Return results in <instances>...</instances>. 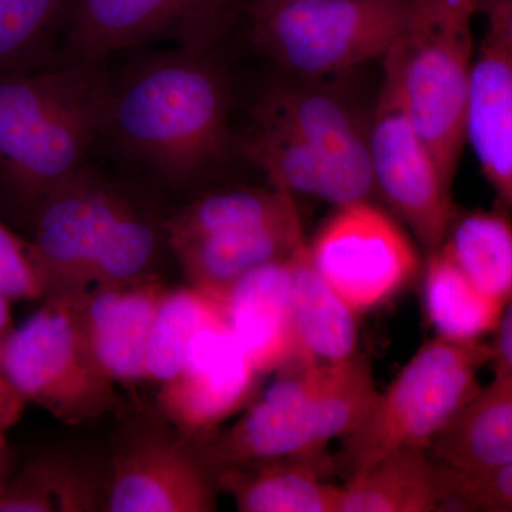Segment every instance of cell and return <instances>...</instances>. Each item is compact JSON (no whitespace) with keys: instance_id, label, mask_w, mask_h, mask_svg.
Listing matches in <instances>:
<instances>
[{"instance_id":"obj_18","label":"cell","mask_w":512,"mask_h":512,"mask_svg":"<svg viewBox=\"0 0 512 512\" xmlns=\"http://www.w3.org/2000/svg\"><path fill=\"white\" fill-rule=\"evenodd\" d=\"M322 456L272 458L214 468L218 488L242 512H338L340 485L325 480Z\"/></svg>"},{"instance_id":"obj_36","label":"cell","mask_w":512,"mask_h":512,"mask_svg":"<svg viewBox=\"0 0 512 512\" xmlns=\"http://www.w3.org/2000/svg\"><path fill=\"white\" fill-rule=\"evenodd\" d=\"M10 299L5 293L0 292V349L5 345L6 340L16 329L13 323L12 311H10Z\"/></svg>"},{"instance_id":"obj_25","label":"cell","mask_w":512,"mask_h":512,"mask_svg":"<svg viewBox=\"0 0 512 512\" xmlns=\"http://www.w3.org/2000/svg\"><path fill=\"white\" fill-rule=\"evenodd\" d=\"M298 215L293 195L272 190L212 192L178 211L165 224L168 244L178 248L195 239L274 224Z\"/></svg>"},{"instance_id":"obj_34","label":"cell","mask_w":512,"mask_h":512,"mask_svg":"<svg viewBox=\"0 0 512 512\" xmlns=\"http://www.w3.org/2000/svg\"><path fill=\"white\" fill-rule=\"evenodd\" d=\"M493 335V342H490L493 359L490 365L494 373L512 372V302L505 308Z\"/></svg>"},{"instance_id":"obj_5","label":"cell","mask_w":512,"mask_h":512,"mask_svg":"<svg viewBox=\"0 0 512 512\" xmlns=\"http://www.w3.org/2000/svg\"><path fill=\"white\" fill-rule=\"evenodd\" d=\"M416 0H251L249 32L266 56L303 80L384 59L400 42Z\"/></svg>"},{"instance_id":"obj_13","label":"cell","mask_w":512,"mask_h":512,"mask_svg":"<svg viewBox=\"0 0 512 512\" xmlns=\"http://www.w3.org/2000/svg\"><path fill=\"white\" fill-rule=\"evenodd\" d=\"M259 376L224 320L194 336L180 372L158 390V409L173 430L198 444L248 406Z\"/></svg>"},{"instance_id":"obj_11","label":"cell","mask_w":512,"mask_h":512,"mask_svg":"<svg viewBox=\"0 0 512 512\" xmlns=\"http://www.w3.org/2000/svg\"><path fill=\"white\" fill-rule=\"evenodd\" d=\"M131 204L117 185L87 167L46 195L32 220L46 298L79 295L90 288L94 264Z\"/></svg>"},{"instance_id":"obj_4","label":"cell","mask_w":512,"mask_h":512,"mask_svg":"<svg viewBox=\"0 0 512 512\" xmlns=\"http://www.w3.org/2000/svg\"><path fill=\"white\" fill-rule=\"evenodd\" d=\"M477 15L478 0H416L406 32L383 59L451 187L466 147Z\"/></svg>"},{"instance_id":"obj_2","label":"cell","mask_w":512,"mask_h":512,"mask_svg":"<svg viewBox=\"0 0 512 512\" xmlns=\"http://www.w3.org/2000/svg\"><path fill=\"white\" fill-rule=\"evenodd\" d=\"M101 63H59L0 76V205L33 220L46 195L86 167L106 126Z\"/></svg>"},{"instance_id":"obj_31","label":"cell","mask_w":512,"mask_h":512,"mask_svg":"<svg viewBox=\"0 0 512 512\" xmlns=\"http://www.w3.org/2000/svg\"><path fill=\"white\" fill-rule=\"evenodd\" d=\"M0 292L10 301L45 299V276L32 242L19 237L0 221Z\"/></svg>"},{"instance_id":"obj_7","label":"cell","mask_w":512,"mask_h":512,"mask_svg":"<svg viewBox=\"0 0 512 512\" xmlns=\"http://www.w3.org/2000/svg\"><path fill=\"white\" fill-rule=\"evenodd\" d=\"M0 373L28 402L77 426L123 409L87 348L73 295L47 296L0 349Z\"/></svg>"},{"instance_id":"obj_8","label":"cell","mask_w":512,"mask_h":512,"mask_svg":"<svg viewBox=\"0 0 512 512\" xmlns=\"http://www.w3.org/2000/svg\"><path fill=\"white\" fill-rule=\"evenodd\" d=\"M308 247L319 274L357 316L392 301L419 271L412 241L370 201L336 207Z\"/></svg>"},{"instance_id":"obj_3","label":"cell","mask_w":512,"mask_h":512,"mask_svg":"<svg viewBox=\"0 0 512 512\" xmlns=\"http://www.w3.org/2000/svg\"><path fill=\"white\" fill-rule=\"evenodd\" d=\"M365 357L291 366L231 427L197 444L212 470L272 458L322 456L362 423L377 396Z\"/></svg>"},{"instance_id":"obj_14","label":"cell","mask_w":512,"mask_h":512,"mask_svg":"<svg viewBox=\"0 0 512 512\" xmlns=\"http://www.w3.org/2000/svg\"><path fill=\"white\" fill-rule=\"evenodd\" d=\"M165 286L144 276L116 286H94L74 296L80 328L94 362L111 382H146L148 339Z\"/></svg>"},{"instance_id":"obj_35","label":"cell","mask_w":512,"mask_h":512,"mask_svg":"<svg viewBox=\"0 0 512 512\" xmlns=\"http://www.w3.org/2000/svg\"><path fill=\"white\" fill-rule=\"evenodd\" d=\"M28 399L0 373V437L22 417Z\"/></svg>"},{"instance_id":"obj_20","label":"cell","mask_w":512,"mask_h":512,"mask_svg":"<svg viewBox=\"0 0 512 512\" xmlns=\"http://www.w3.org/2000/svg\"><path fill=\"white\" fill-rule=\"evenodd\" d=\"M303 237L299 215L262 225L195 239L174 248L190 285L218 299L259 266L289 258Z\"/></svg>"},{"instance_id":"obj_22","label":"cell","mask_w":512,"mask_h":512,"mask_svg":"<svg viewBox=\"0 0 512 512\" xmlns=\"http://www.w3.org/2000/svg\"><path fill=\"white\" fill-rule=\"evenodd\" d=\"M444 470L480 474L512 464V372L494 373L430 447Z\"/></svg>"},{"instance_id":"obj_10","label":"cell","mask_w":512,"mask_h":512,"mask_svg":"<svg viewBox=\"0 0 512 512\" xmlns=\"http://www.w3.org/2000/svg\"><path fill=\"white\" fill-rule=\"evenodd\" d=\"M369 156L376 191L429 254L440 249L456 218L453 187L444 180L387 69L369 124Z\"/></svg>"},{"instance_id":"obj_32","label":"cell","mask_w":512,"mask_h":512,"mask_svg":"<svg viewBox=\"0 0 512 512\" xmlns=\"http://www.w3.org/2000/svg\"><path fill=\"white\" fill-rule=\"evenodd\" d=\"M443 471L447 511L512 512V464L480 474Z\"/></svg>"},{"instance_id":"obj_28","label":"cell","mask_w":512,"mask_h":512,"mask_svg":"<svg viewBox=\"0 0 512 512\" xmlns=\"http://www.w3.org/2000/svg\"><path fill=\"white\" fill-rule=\"evenodd\" d=\"M103 510L92 474L69 457L32 461L0 490V512Z\"/></svg>"},{"instance_id":"obj_37","label":"cell","mask_w":512,"mask_h":512,"mask_svg":"<svg viewBox=\"0 0 512 512\" xmlns=\"http://www.w3.org/2000/svg\"><path fill=\"white\" fill-rule=\"evenodd\" d=\"M6 461H8V447H6L5 437H0V490L5 487L3 477H5Z\"/></svg>"},{"instance_id":"obj_19","label":"cell","mask_w":512,"mask_h":512,"mask_svg":"<svg viewBox=\"0 0 512 512\" xmlns=\"http://www.w3.org/2000/svg\"><path fill=\"white\" fill-rule=\"evenodd\" d=\"M242 151L268 175L272 187L292 195H309L340 207L370 201L375 194L301 137L268 121L255 119Z\"/></svg>"},{"instance_id":"obj_6","label":"cell","mask_w":512,"mask_h":512,"mask_svg":"<svg viewBox=\"0 0 512 512\" xmlns=\"http://www.w3.org/2000/svg\"><path fill=\"white\" fill-rule=\"evenodd\" d=\"M493 349L484 340L453 342L436 336L424 343L345 437L343 466L349 478L406 447L429 448L481 389L478 375Z\"/></svg>"},{"instance_id":"obj_33","label":"cell","mask_w":512,"mask_h":512,"mask_svg":"<svg viewBox=\"0 0 512 512\" xmlns=\"http://www.w3.org/2000/svg\"><path fill=\"white\" fill-rule=\"evenodd\" d=\"M478 13L487 20V33L512 56V0H478Z\"/></svg>"},{"instance_id":"obj_17","label":"cell","mask_w":512,"mask_h":512,"mask_svg":"<svg viewBox=\"0 0 512 512\" xmlns=\"http://www.w3.org/2000/svg\"><path fill=\"white\" fill-rule=\"evenodd\" d=\"M466 144L512 214V56L490 33H485L474 60Z\"/></svg>"},{"instance_id":"obj_16","label":"cell","mask_w":512,"mask_h":512,"mask_svg":"<svg viewBox=\"0 0 512 512\" xmlns=\"http://www.w3.org/2000/svg\"><path fill=\"white\" fill-rule=\"evenodd\" d=\"M255 119L292 131L356 181L376 192L365 127L336 94L316 87L279 86L256 104Z\"/></svg>"},{"instance_id":"obj_12","label":"cell","mask_w":512,"mask_h":512,"mask_svg":"<svg viewBox=\"0 0 512 512\" xmlns=\"http://www.w3.org/2000/svg\"><path fill=\"white\" fill-rule=\"evenodd\" d=\"M218 484L192 441L173 433L131 436L111 463L106 507L110 512H210Z\"/></svg>"},{"instance_id":"obj_27","label":"cell","mask_w":512,"mask_h":512,"mask_svg":"<svg viewBox=\"0 0 512 512\" xmlns=\"http://www.w3.org/2000/svg\"><path fill=\"white\" fill-rule=\"evenodd\" d=\"M224 320L221 303L210 293L192 285L167 289L148 339L146 382L161 386L177 376L194 336Z\"/></svg>"},{"instance_id":"obj_30","label":"cell","mask_w":512,"mask_h":512,"mask_svg":"<svg viewBox=\"0 0 512 512\" xmlns=\"http://www.w3.org/2000/svg\"><path fill=\"white\" fill-rule=\"evenodd\" d=\"M158 247V232L136 204L121 214L94 264L90 288L131 284L147 275ZM89 288V289H90Z\"/></svg>"},{"instance_id":"obj_23","label":"cell","mask_w":512,"mask_h":512,"mask_svg":"<svg viewBox=\"0 0 512 512\" xmlns=\"http://www.w3.org/2000/svg\"><path fill=\"white\" fill-rule=\"evenodd\" d=\"M443 468L429 448L406 447L342 485L338 512L447 511Z\"/></svg>"},{"instance_id":"obj_1","label":"cell","mask_w":512,"mask_h":512,"mask_svg":"<svg viewBox=\"0 0 512 512\" xmlns=\"http://www.w3.org/2000/svg\"><path fill=\"white\" fill-rule=\"evenodd\" d=\"M229 87L212 52L178 47L111 83L104 131L168 183H191L224 157Z\"/></svg>"},{"instance_id":"obj_9","label":"cell","mask_w":512,"mask_h":512,"mask_svg":"<svg viewBox=\"0 0 512 512\" xmlns=\"http://www.w3.org/2000/svg\"><path fill=\"white\" fill-rule=\"evenodd\" d=\"M242 0H73L63 33V63H101L156 40L214 52Z\"/></svg>"},{"instance_id":"obj_21","label":"cell","mask_w":512,"mask_h":512,"mask_svg":"<svg viewBox=\"0 0 512 512\" xmlns=\"http://www.w3.org/2000/svg\"><path fill=\"white\" fill-rule=\"evenodd\" d=\"M291 261L292 366L328 365L355 356L357 315L313 265L308 241L293 252Z\"/></svg>"},{"instance_id":"obj_15","label":"cell","mask_w":512,"mask_h":512,"mask_svg":"<svg viewBox=\"0 0 512 512\" xmlns=\"http://www.w3.org/2000/svg\"><path fill=\"white\" fill-rule=\"evenodd\" d=\"M292 255L248 272L217 299L259 375L293 365Z\"/></svg>"},{"instance_id":"obj_24","label":"cell","mask_w":512,"mask_h":512,"mask_svg":"<svg viewBox=\"0 0 512 512\" xmlns=\"http://www.w3.org/2000/svg\"><path fill=\"white\" fill-rule=\"evenodd\" d=\"M474 285L507 308L512 302V222L507 212L454 218L440 247Z\"/></svg>"},{"instance_id":"obj_26","label":"cell","mask_w":512,"mask_h":512,"mask_svg":"<svg viewBox=\"0 0 512 512\" xmlns=\"http://www.w3.org/2000/svg\"><path fill=\"white\" fill-rule=\"evenodd\" d=\"M424 305L440 338L478 342L491 335L505 306L481 292L441 249L431 252L424 272Z\"/></svg>"},{"instance_id":"obj_29","label":"cell","mask_w":512,"mask_h":512,"mask_svg":"<svg viewBox=\"0 0 512 512\" xmlns=\"http://www.w3.org/2000/svg\"><path fill=\"white\" fill-rule=\"evenodd\" d=\"M73 0H0V76L53 66Z\"/></svg>"}]
</instances>
